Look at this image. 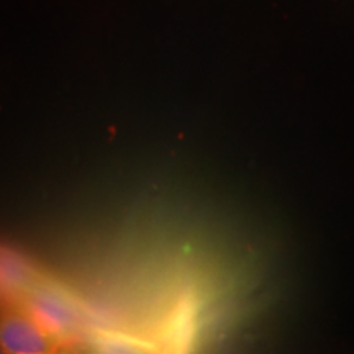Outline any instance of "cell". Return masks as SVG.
<instances>
[{
    "label": "cell",
    "instance_id": "cell-1",
    "mask_svg": "<svg viewBox=\"0 0 354 354\" xmlns=\"http://www.w3.org/2000/svg\"><path fill=\"white\" fill-rule=\"evenodd\" d=\"M19 307L41 326L44 333L55 339L64 354L74 353V348L82 342L81 307L68 292L61 289V286L53 284L48 277L28 292Z\"/></svg>",
    "mask_w": 354,
    "mask_h": 354
},
{
    "label": "cell",
    "instance_id": "cell-2",
    "mask_svg": "<svg viewBox=\"0 0 354 354\" xmlns=\"http://www.w3.org/2000/svg\"><path fill=\"white\" fill-rule=\"evenodd\" d=\"M0 346L7 354H64L21 307L0 308Z\"/></svg>",
    "mask_w": 354,
    "mask_h": 354
},
{
    "label": "cell",
    "instance_id": "cell-3",
    "mask_svg": "<svg viewBox=\"0 0 354 354\" xmlns=\"http://www.w3.org/2000/svg\"><path fill=\"white\" fill-rule=\"evenodd\" d=\"M44 279L46 274L28 254L0 241V308L19 307L28 292Z\"/></svg>",
    "mask_w": 354,
    "mask_h": 354
},
{
    "label": "cell",
    "instance_id": "cell-4",
    "mask_svg": "<svg viewBox=\"0 0 354 354\" xmlns=\"http://www.w3.org/2000/svg\"><path fill=\"white\" fill-rule=\"evenodd\" d=\"M91 354H146L138 344L112 335H97L91 343Z\"/></svg>",
    "mask_w": 354,
    "mask_h": 354
},
{
    "label": "cell",
    "instance_id": "cell-5",
    "mask_svg": "<svg viewBox=\"0 0 354 354\" xmlns=\"http://www.w3.org/2000/svg\"><path fill=\"white\" fill-rule=\"evenodd\" d=\"M0 354H7V351L2 346H0Z\"/></svg>",
    "mask_w": 354,
    "mask_h": 354
},
{
    "label": "cell",
    "instance_id": "cell-6",
    "mask_svg": "<svg viewBox=\"0 0 354 354\" xmlns=\"http://www.w3.org/2000/svg\"><path fill=\"white\" fill-rule=\"evenodd\" d=\"M69 354H74V353H69Z\"/></svg>",
    "mask_w": 354,
    "mask_h": 354
}]
</instances>
